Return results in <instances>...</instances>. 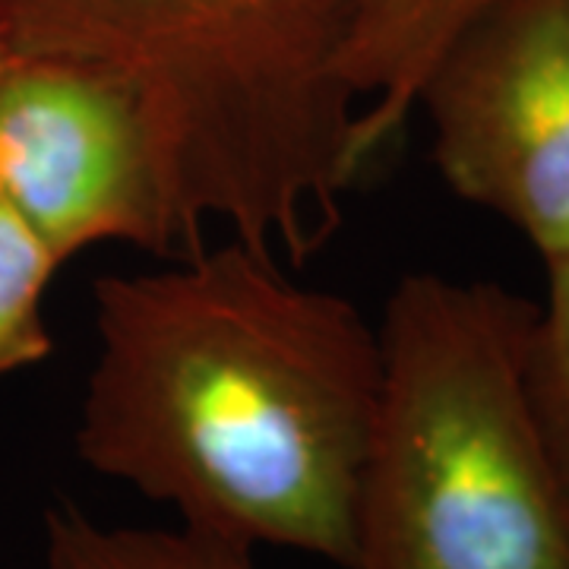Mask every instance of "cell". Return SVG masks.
<instances>
[{
  "mask_svg": "<svg viewBox=\"0 0 569 569\" xmlns=\"http://www.w3.org/2000/svg\"><path fill=\"white\" fill-rule=\"evenodd\" d=\"M0 197L58 266L96 244L183 253L140 104L92 67L0 63Z\"/></svg>",
  "mask_w": 569,
  "mask_h": 569,
  "instance_id": "cell-5",
  "label": "cell"
},
{
  "mask_svg": "<svg viewBox=\"0 0 569 569\" xmlns=\"http://www.w3.org/2000/svg\"><path fill=\"white\" fill-rule=\"evenodd\" d=\"M415 108L466 203L516 228L541 263L569 257V0H488L427 67Z\"/></svg>",
  "mask_w": 569,
  "mask_h": 569,
  "instance_id": "cell-4",
  "label": "cell"
},
{
  "mask_svg": "<svg viewBox=\"0 0 569 569\" xmlns=\"http://www.w3.org/2000/svg\"><path fill=\"white\" fill-rule=\"evenodd\" d=\"M361 0H0L10 58L92 67L137 99L183 253L206 222L305 266L370 159L346 80Z\"/></svg>",
  "mask_w": 569,
  "mask_h": 569,
  "instance_id": "cell-2",
  "label": "cell"
},
{
  "mask_svg": "<svg viewBox=\"0 0 569 569\" xmlns=\"http://www.w3.org/2000/svg\"><path fill=\"white\" fill-rule=\"evenodd\" d=\"M488 0H361L346 48V80L365 104L361 149L373 159L402 133L427 67Z\"/></svg>",
  "mask_w": 569,
  "mask_h": 569,
  "instance_id": "cell-6",
  "label": "cell"
},
{
  "mask_svg": "<svg viewBox=\"0 0 569 569\" xmlns=\"http://www.w3.org/2000/svg\"><path fill=\"white\" fill-rule=\"evenodd\" d=\"M276 260L231 238L102 276L73 447L181 526L348 569L380 339Z\"/></svg>",
  "mask_w": 569,
  "mask_h": 569,
  "instance_id": "cell-1",
  "label": "cell"
},
{
  "mask_svg": "<svg viewBox=\"0 0 569 569\" xmlns=\"http://www.w3.org/2000/svg\"><path fill=\"white\" fill-rule=\"evenodd\" d=\"M61 266L0 197V380L51 355L44 291Z\"/></svg>",
  "mask_w": 569,
  "mask_h": 569,
  "instance_id": "cell-8",
  "label": "cell"
},
{
  "mask_svg": "<svg viewBox=\"0 0 569 569\" xmlns=\"http://www.w3.org/2000/svg\"><path fill=\"white\" fill-rule=\"evenodd\" d=\"M44 569H257L253 548L209 531L102 526L73 503L44 512Z\"/></svg>",
  "mask_w": 569,
  "mask_h": 569,
  "instance_id": "cell-7",
  "label": "cell"
},
{
  "mask_svg": "<svg viewBox=\"0 0 569 569\" xmlns=\"http://www.w3.org/2000/svg\"><path fill=\"white\" fill-rule=\"evenodd\" d=\"M7 58H10V54H7V51H3V48H0V63L7 61Z\"/></svg>",
  "mask_w": 569,
  "mask_h": 569,
  "instance_id": "cell-10",
  "label": "cell"
},
{
  "mask_svg": "<svg viewBox=\"0 0 569 569\" xmlns=\"http://www.w3.org/2000/svg\"><path fill=\"white\" fill-rule=\"evenodd\" d=\"M535 307L437 272L392 288L348 569H569V493L526 389Z\"/></svg>",
  "mask_w": 569,
  "mask_h": 569,
  "instance_id": "cell-3",
  "label": "cell"
},
{
  "mask_svg": "<svg viewBox=\"0 0 569 569\" xmlns=\"http://www.w3.org/2000/svg\"><path fill=\"white\" fill-rule=\"evenodd\" d=\"M548 269V295L535 307L526 389L560 481L569 493V257Z\"/></svg>",
  "mask_w": 569,
  "mask_h": 569,
  "instance_id": "cell-9",
  "label": "cell"
}]
</instances>
